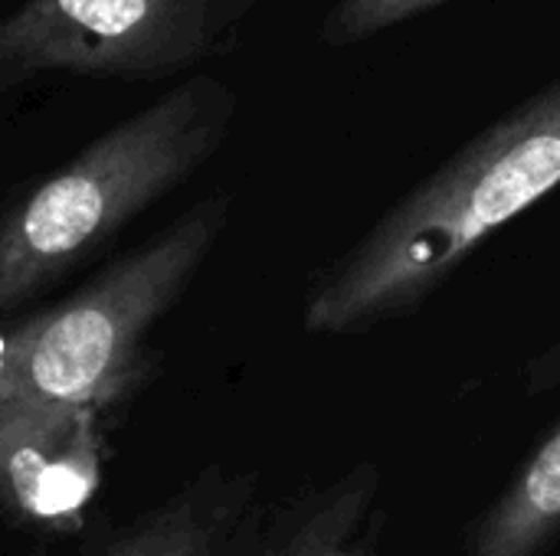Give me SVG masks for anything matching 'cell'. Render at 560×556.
Instances as JSON below:
<instances>
[{
  "mask_svg": "<svg viewBox=\"0 0 560 556\" xmlns=\"http://www.w3.org/2000/svg\"><path fill=\"white\" fill-rule=\"evenodd\" d=\"M560 187V75L407 190L312 282V334H364L427 305L495 233Z\"/></svg>",
  "mask_w": 560,
  "mask_h": 556,
  "instance_id": "cell-1",
  "label": "cell"
},
{
  "mask_svg": "<svg viewBox=\"0 0 560 556\" xmlns=\"http://www.w3.org/2000/svg\"><path fill=\"white\" fill-rule=\"evenodd\" d=\"M230 220L213 193L46 311L0 328V449L98 416L135 380L154 324L190 288Z\"/></svg>",
  "mask_w": 560,
  "mask_h": 556,
  "instance_id": "cell-2",
  "label": "cell"
},
{
  "mask_svg": "<svg viewBox=\"0 0 560 556\" xmlns=\"http://www.w3.org/2000/svg\"><path fill=\"white\" fill-rule=\"evenodd\" d=\"M240 95L190 75L121 118L0 210V318L95 256L226 141Z\"/></svg>",
  "mask_w": 560,
  "mask_h": 556,
  "instance_id": "cell-3",
  "label": "cell"
},
{
  "mask_svg": "<svg viewBox=\"0 0 560 556\" xmlns=\"http://www.w3.org/2000/svg\"><path fill=\"white\" fill-rule=\"evenodd\" d=\"M226 43L210 0H23L0 16V95L59 75L158 82Z\"/></svg>",
  "mask_w": 560,
  "mask_h": 556,
  "instance_id": "cell-4",
  "label": "cell"
},
{
  "mask_svg": "<svg viewBox=\"0 0 560 556\" xmlns=\"http://www.w3.org/2000/svg\"><path fill=\"white\" fill-rule=\"evenodd\" d=\"M384 472L358 462L259 521H240L223 556H384Z\"/></svg>",
  "mask_w": 560,
  "mask_h": 556,
  "instance_id": "cell-5",
  "label": "cell"
},
{
  "mask_svg": "<svg viewBox=\"0 0 560 556\" xmlns=\"http://www.w3.org/2000/svg\"><path fill=\"white\" fill-rule=\"evenodd\" d=\"M560 544V423L515 469L453 556H548Z\"/></svg>",
  "mask_w": 560,
  "mask_h": 556,
  "instance_id": "cell-6",
  "label": "cell"
},
{
  "mask_svg": "<svg viewBox=\"0 0 560 556\" xmlns=\"http://www.w3.org/2000/svg\"><path fill=\"white\" fill-rule=\"evenodd\" d=\"M246 511L240 478L207 475L144 514L102 556H223Z\"/></svg>",
  "mask_w": 560,
  "mask_h": 556,
  "instance_id": "cell-7",
  "label": "cell"
},
{
  "mask_svg": "<svg viewBox=\"0 0 560 556\" xmlns=\"http://www.w3.org/2000/svg\"><path fill=\"white\" fill-rule=\"evenodd\" d=\"M443 3L450 0H335L322 16L318 43L328 49L361 46Z\"/></svg>",
  "mask_w": 560,
  "mask_h": 556,
  "instance_id": "cell-8",
  "label": "cell"
},
{
  "mask_svg": "<svg viewBox=\"0 0 560 556\" xmlns=\"http://www.w3.org/2000/svg\"><path fill=\"white\" fill-rule=\"evenodd\" d=\"M210 3H213V7H217L223 16H226V20H230V16H236V13H246L249 7H256V3H262V0H210Z\"/></svg>",
  "mask_w": 560,
  "mask_h": 556,
  "instance_id": "cell-9",
  "label": "cell"
}]
</instances>
